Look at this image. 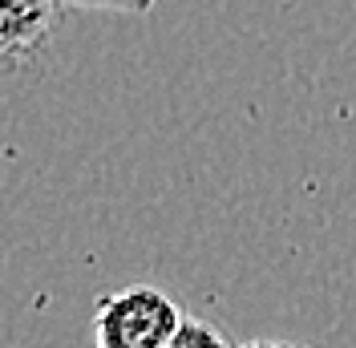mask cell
Returning a JSON list of instances; mask_svg holds the SVG:
<instances>
[{"label": "cell", "instance_id": "2", "mask_svg": "<svg viewBox=\"0 0 356 348\" xmlns=\"http://www.w3.org/2000/svg\"><path fill=\"white\" fill-rule=\"evenodd\" d=\"M61 0H0V49L8 61L37 57L57 24Z\"/></svg>", "mask_w": 356, "mask_h": 348}, {"label": "cell", "instance_id": "1", "mask_svg": "<svg viewBox=\"0 0 356 348\" xmlns=\"http://www.w3.org/2000/svg\"><path fill=\"white\" fill-rule=\"evenodd\" d=\"M182 308L154 283H130L93 304V348H166Z\"/></svg>", "mask_w": 356, "mask_h": 348}, {"label": "cell", "instance_id": "4", "mask_svg": "<svg viewBox=\"0 0 356 348\" xmlns=\"http://www.w3.org/2000/svg\"><path fill=\"white\" fill-rule=\"evenodd\" d=\"M69 8H93V13H122V17H146L158 0H61Z\"/></svg>", "mask_w": 356, "mask_h": 348}, {"label": "cell", "instance_id": "5", "mask_svg": "<svg viewBox=\"0 0 356 348\" xmlns=\"http://www.w3.org/2000/svg\"><path fill=\"white\" fill-rule=\"evenodd\" d=\"M239 348H300V345H288V340H251V345H239Z\"/></svg>", "mask_w": 356, "mask_h": 348}, {"label": "cell", "instance_id": "3", "mask_svg": "<svg viewBox=\"0 0 356 348\" xmlns=\"http://www.w3.org/2000/svg\"><path fill=\"white\" fill-rule=\"evenodd\" d=\"M166 348H235V345H231L219 328L211 324V320L182 316V324H178V332L170 336V345H166Z\"/></svg>", "mask_w": 356, "mask_h": 348}]
</instances>
